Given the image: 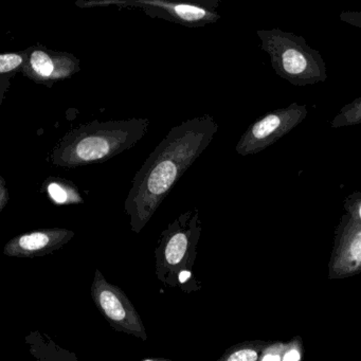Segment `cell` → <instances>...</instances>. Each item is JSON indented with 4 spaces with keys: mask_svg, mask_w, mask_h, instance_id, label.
<instances>
[{
    "mask_svg": "<svg viewBox=\"0 0 361 361\" xmlns=\"http://www.w3.org/2000/svg\"><path fill=\"white\" fill-rule=\"evenodd\" d=\"M219 124L210 115L171 128L133 179L124 202L130 229L140 233L183 175L211 145Z\"/></svg>",
    "mask_w": 361,
    "mask_h": 361,
    "instance_id": "cell-1",
    "label": "cell"
},
{
    "mask_svg": "<svg viewBox=\"0 0 361 361\" xmlns=\"http://www.w3.org/2000/svg\"><path fill=\"white\" fill-rule=\"evenodd\" d=\"M149 126V120L145 118L94 120L64 135L50 152L49 161L64 169L107 161L134 147L147 135Z\"/></svg>",
    "mask_w": 361,
    "mask_h": 361,
    "instance_id": "cell-2",
    "label": "cell"
},
{
    "mask_svg": "<svg viewBox=\"0 0 361 361\" xmlns=\"http://www.w3.org/2000/svg\"><path fill=\"white\" fill-rule=\"evenodd\" d=\"M257 35L276 75L291 85H316L326 81V64L322 56L304 37L278 28L259 30Z\"/></svg>",
    "mask_w": 361,
    "mask_h": 361,
    "instance_id": "cell-3",
    "label": "cell"
},
{
    "mask_svg": "<svg viewBox=\"0 0 361 361\" xmlns=\"http://www.w3.org/2000/svg\"><path fill=\"white\" fill-rule=\"evenodd\" d=\"M202 230L200 211L194 208L181 213L161 232L154 255L156 276L162 284L178 288L179 276L193 271Z\"/></svg>",
    "mask_w": 361,
    "mask_h": 361,
    "instance_id": "cell-4",
    "label": "cell"
},
{
    "mask_svg": "<svg viewBox=\"0 0 361 361\" xmlns=\"http://www.w3.org/2000/svg\"><path fill=\"white\" fill-rule=\"evenodd\" d=\"M219 5V0H78L75 3L81 9L117 7L142 10L149 18H161L189 28H200L216 23L221 18L217 13Z\"/></svg>",
    "mask_w": 361,
    "mask_h": 361,
    "instance_id": "cell-5",
    "label": "cell"
},
{
    "mask_svg": "<svg viewBox=\"0 0 361 361\" xmlns=\"http://www.w3.org/2000/svg\"><path fill=\"white\" fill-rule=\"evenodd\" d=\"M90 293L94 305L111 329L143 341L147 340L145 323L134 304L119 286L109 283L99 269L94 272Z\"/></svg>",
    "mask_w": 361,
    "mask_h": 361,
    "instance_id": "cell-6",
    "label": "cell"
},
{
    "mask_svg": "<svg viewBox=\"0 0 361 361\" xmlns=\"http://www.w3.org/2000/svg\"><path fill=\"white\" fill-rule=\"evenodd\" d=\"M307 114V106L297 102L269 111L247 128L236 145V153L244 157L261 153L301 124Z\"/></svg>",
    "mask_w": 361,
    "mask_h": 361,
    "instance_id": "cell-7",
    "label": "cell"
},
{
    "mask_svg": "<svg viewBox=\"0 0 361 361\" xmlns=\"http://www.w3.org/2000/svg\"><path fill=\"white\" fill-rule=\"evenodd\" d=\"M25 54L27 61L22 73L39 85L51 87L59 82L71 79L81 71L79 59L69 52L39 45L29 47Z\"/></svg>",
    "mask_w": 361,
    "mask_h": 361,
    "instance_id": "cell-8",
    "label": "cell"
},
{
    "mask_svg": "<svg viewBox=\"0 0 361 361\" xmlns=\"http://www.w3.org/2000/svg\"><path fill=\"white\" fill-rule=\"evenodd\" d=\"M361 272V224L341 217L329 262V279H343Z\"/></svg>",
    "mask_w": 361,
    "mask_h": 361,
    "instance_id": "cell-9",
    "label": "cell"
},
{
    "mask_svg": "<svg viewBox=\"0 0 361 361\" xmlns=\"http://www.w3.org/2000/svg\"><path fill=\"white\" fill-rule=\"evenodd\" d=\"M75 232L64 228L33 230L10 240L4 248V255L20 259L45 257L68 244Z\"/></svg>",
    "mask_w": 361,
    "mask_h": 361,
    "instance_id": "cell-10",
    "label": "cell"
},
{
    "mask_svg": "<svg viewBox=\"0 0 361 361\" xmlns=\"http://www.w3.org/2000/svg\"><path fill=\"white\" fill-rule=\"evenodd\" d=\"M26 342L37 361H79L75 353L56 344L46 333L31 331Z\"/></svg>",
    "mask_w": 361,
    "mask_h": 361,
    "instance_id": "cell-11",
    "label": "cell"
},
{
    "mask_svg": "<svg viewBox=\"0 0 361 361\" xmlns=\"http://www.w3.org/2000/svg\"><path fill=\"white\" fill-rule=\"evenodd\" d=\"M26 61L25 51L9 52L0 56V104L3 103L6 92L9 90L10 81L18 73H22Z\"/></svg>",
    "mask_w": 361,
    "mask_h": 361,
    "instance_id": "cell-12",
    "label": "cell"
},
{
    "mask_svg": "<svg viewBox=\"0 0 361 361\" xmlns=\"http://www.w3.org/2000/svg\"><path fill=\"white\" fill-rule=\"evenodd\" d=\"M268 344L269 342L262 340L242 342L226 350L216 361H261Z\"/></svg>",
    "mask_w": 361,
    "mask_h": 361,
    "instance_id": "cell-13",
    "label": "cell"
},
{
    "mask_svg": "<svg viewBox=\"0 0 361 361\" xmlns=\"http://www.w3.org/2000/svg\"><path fill=\"white\" fill-rule=\"evenodd\" d=\"M46 191L50 198L58 204H75L83 202L75 185L64 179H48L45 183Z\"/></svg>",
    "mask_w": 361,
    "mask_h": 361,
    "instance_id": "cell-14",
    "label": "cell"
},
{
    "mask_svg": "<svg viewBox=\"0 0 361 361\" xmlns=\"http://www.w3.org/2000/svg\"><path fill=\"white\" fill-rule=\"evenodd\" d=\"M329 124L334 128H348L361 124V97L342 107Z\"/></svg>",
    "mask_w": 361,
    "mask_h": 361,
    "instance_id": "cell-15",
    "label": "cell"
},
{
    "mask_svg": "<svg viewBox=\"0 0 361 361\" xmlns=\"http://www.w3.org/2000/svg\"><path fill=\"white\" fill-rule=\"evenodd\" d=\"M343 209L350 221L361 224V191L350 194L344 200Z\"/></svg>",
    "mask_w": 361,
    "mask_h": 361,
    "instance_id": "cell-16",
    "label": "cell"
},
{
    "mask_svg": "<svg viewBox=\"0 0 361 361\" xmlns=\"http://www.w3.org/2000/svg\"><path fill=\"white\" fill-rule=\"evenodd\" d=\"M303 357V341L300 336L287 342L282 361H302Z\"/></svg>",
    "mask_w": 361,
    "mask_h": 361,
    "instance_id": "cell-17",
    "label": "cell"
},
{
    "mask_svg": "<svg viewBox=\"0 0 361 361\" xmlns=\"http://www.w3.org/2000/svg\"><path fill=\"white\" fill-rule=\"evenodd\" d=\"M287 342H269L262 355L261 361H282Z\"/></svg>",
    "mask_w": 361,
    "mask_h": 361,
    "instance_id": "cell-18",
    "label": "cell"
},
{
    "mask_svg": "<svg viewBox=\"0 0 361 361\" xmlns=\"http://www.w3.org/2000/svg\"><path fill=\"white\" fill-rule=\"evenodd\" d=\"M340 20L346 24L352 25V26L361 28V11H348L343 12L340 16Z\"/></svg>",
    "mask_w": 361,
    "mask_h": 361,
    "instance_id": "cell-19",
    "label": "cell"
},
{
    "mask_svg": "<svg viewBox=\"0 0 361 361\" xmlns=\"http://www.w3.org/2000/svg\"><path fill=\"white\" fill-rule=\"evenodd\" d=\"M9 189L6 185L5 178L0 176V212H3L4 209L9 204Z\"/></svg>",
    "mask_w": 361,
    "mask_h": 361,
    "instance_id": "cell-20",
    "label": "cell"
},
{
    "mask_svg": "<svg viewBox=\"0 0 361 361\" xmlns=\"http://www.w3.org/2000/svg\"><path fill=\"white\" fill-rule=\"evenodd\" d=\"M139 361H174L172 359H166V358H143Z\"/></svg>",
    "mask_w": 361,
    "mask_h": 361,
    "instance_id": "cell-21",
    "label": "cell"
}]
</instances>
